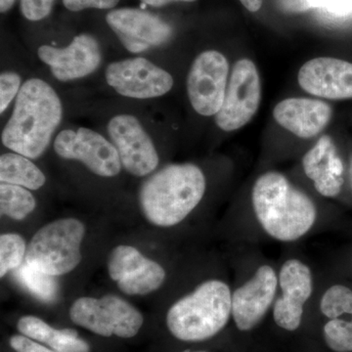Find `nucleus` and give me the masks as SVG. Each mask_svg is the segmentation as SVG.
<instances>
[{
    "instance_id": "obj_1",
    "label": "nucleus",
    "mask_w": 352,
    "mask_h": 352,
    "mask_svg": "<svg viewBox=\"0 0 352 352\" xmlns=\"http://www.w3.org/2000/svg\"><path fill=\"white\" fill-rule=\"evenodd\" d=\"M252 208L261 231L280 243L298 242L318 223L314 200L277 171H268L256 180Z\"/></svg>"
},
{
    "instance_id": "obj_2",
    "label": "nucleus",
    "mask_w": 352,
    "mask_h": 352,
    "mask_svg": "<svg viewBox=\"0 0 352 352\" xmlns=\"http://www.w3.org/2000/svg\"><path fill=\"white\" fill-rule=\"evenodd\" d=\"M63 115L61 100L41 78H30L16 97L12 115L1 133L2 144L29 159L47 149Z\"/></svg>"
},
{
    "instance_id": "obj_3",
    "label": "nucleus",
    "mask_w": 352,
    "mask_h": 352,
    "mask_svg": "<svg viewBox=\"0 0 352 352\" xmlns=\"http://www.w3.org/2000/svg\"><path fill=\"white\" fill-rule=\"evenodd\" d=\"M206 189V176L196 164H170L143 183L139 190V206L150 223L176 226L198 207Z\"/></svg>"
},
{
    "instance_id": "obj_4",
    "label": "nucleus",
    "mask_w": 352,
    "mask_h": 352,
    "mask_svg": "<svg viewBox=\"0 0 352 352\" xmlns=\"http://www.w3.org/2000/svg\"><path fill=\"white\" fill-rule=\"evenodd\" d=\"M232 291L221 279H208L176 300L166 314L171 335L182 342H204L226 327L232 317Z\"/></svg>"
},
{
    "instance_id": "obj_5",
    "label": "nucleus",
    "mask_w": 352,
    "mask_h": 352,
    "mask_svg": "<svg viewBox=\"0 0 352 352\" xmlns=\"http://www.w3.org/2000/svg\"><path fill=\"white\" fill-rule=\"evenodd\" d=\"M85 226L76 219L54 220L41 227L28 245L25 261L51 275L62 276L82 261L80 247Z\"/></svg>"
},
{
    "instance_id": "obj_6",
    "label": "nucleus",
    "mask_w": 352,
    "mask_h": 352,
    "mask_svg": "<svg viewBox=\"0 0 352 352\" xmlns=\"http://www.w3.org/2000/svg\"><path fill=\"white\" fill-rule=\"evenodd\" d=\"M69 314L76 325L106 338L117 336L131 339L138 335L144 323L138 308L113 295L78 298L69 308Z\"/></svg>"
},
{
    "instance_id": "obj_7",
    "label": "nucleus",
    "mask_w": 352,
    "mask_h": 352,
    "mask_svg": "<svg viewBox=\"0 0 352 352\" xmlns=\"http://www.w3.org/2000/svg\"><path fill=\"white\" fill-rule=\"evenodd\" d=\"M278 282L273 320L278 327L294 332L300 328L305 305L314 296V272L302 259L288 258L278 270Z\"/></svg>"
},
{
    "instance_id": "obj_8",
    "label": "nucleus",
    "mask_w": 352,
    "mask_h": 352,
    "mask_svg": "<svg viewBox=\"0 0 352 352\" xmlns=\"http://www.w3.org/2000/svg\"><path fill=\"white\" fill-rule=\"evenodd\" d=\"M261 100V78L256 65L250 59L239 60L234 65L215 124L224 131H237L254 117Z\"/></svg>"
},
{
    "instance_id": "obj_9",
    "label": "nucleus",
    "mask_w": 352,
    "mask_h": 352,
    "mask_svg": "<svg viewBox=\"0 0 352 352\" xmlns=\"http://www.w3.org/2000/svg\"><path fill=\"white\" fill-rule=\"evenodd\" d=\"M228 74V61L219 51H205L194 60L187 76V92L199 115L210 117L219 112L226 98Z\"/></svg>"
},
{
    "instance_id": "obj_10",
    "label": "nucleus",
    "mask_w": 352,
    "mask_h": 352,
    "mask_svg": "<svg viewBox=\"0 0 352 352\" xmlns=\"http://www.w3.org/2000/svg\"><path fill=\"white\" fill-rule=\"evenodd\" d=\"M55 152L60 157L80 162L102 177H113L122 170L117 149L112 142L92 129L80 127L60 132L54 140Z\"/></svg>"
},
{
    "instance_id": "obj_11",
    "label": "nucleus",
    "mask_w": 352,
    "mask_h": 352,
    "mask_svg": "<svg viewBox=\"0 0 352 352\" xmlns=\"http://www.w3.org/2000/svg\"><path fill=\"white\" fill-rule=\"evenodd\" d=\"M278 271L263 263L232 291V318L238 330L248 332L263 320L278 294Z\"/></svg>"
},
{
    "instance_id": "obj_12",
    "label": "nucleus",
    "mask_w": 352,
    "mask_h": 352,
    "mask_svg": "<svg viewBox=\"0 0 352 352\" xmlns=\"http://www.w3.org/2000/svg\"><path fill=\"white\" fill-rule=\"evenodd\" d=\"M106 80L117 94L134 99H150L170 91L173 78L143 57L113 62L106 69Z\"/></svg>"
},
{
    "instance_id": "obj_13",
    "label": "nucleus",
    "mask_w": 352,
    "mask_h": 352,
    "mask_svg": "<svg viewBox=\"0 0 352 352\" xmlns=\"http://www.w3.org/2000/svg\"><path fill=\"white\" fill-rule=\"evenodd\" d=\"M107 129L127 173L143 177L156 170L160 162L156 147L134 116H116L109 122Z\"/></svg>"
},
{
    "instance_id": "obj_14",
    "label": "nucleus",
    "mask_w": 352,
    "mask_h": 352,
    "mask_svg": "<svg viewBox=\"0 0 352 352\" xmlns=\"http://www.w3.org/2000/svg\"><path fill=\"white\" fill-rule=\"evenodd\" d=\"M106 22L131 53L163 45L173 36V28L168 23L141 9H115L107 14Z\"/></svg>"
},
{
    "instance_id": "obj_15",
    "label": "nucleus",
    "mask_w": 352,
    "mask_h": 352,
    "mask_svg": "<svg viewBox=\"0 0 352 352\" xmlns=\"http://www.w3.org/2000/svg\"><path fill=\"white\" fill-rule=\"evenodd\" d=\"M38 56L50 67L53 76L63 82L90 75L98 69L102 60L98 41L87 34H78L67 47L41 45Z\"/></svg>"
},
{
    "instance_id": "obj_16",
    "label": "nucleus",
    "mask_w": 352,
    "mask_h": 352,
    "mask_svg": "<svg viewBox=\"0 0 352 352\" xmlns=\"http://www.w3.org/2000/svg\"><path fill=\"white\" fill-rule=\"evenodd\" d=\"M298 83L314 96L336 100L352 98V63L336 58H315L300 68Z\"/></svg>"
},
{
    "instance_id": "obj_17",
    "label": "nucleus",
    "mask_w": 352,
    "mask_h": 352,
    "mask_svg": "<svg viewBox=\"0 0 352 352\" xmlns=\"http://www.w3.org/2000/svg\"><path fill=\"white\" fill-rule=\"evenodd\" d=\"M319 309L328 319L324 340L335 352H352V289L342 284L328 287L319 300Z\"/></svg>"
},
{
    "instance_id": "obj_18",
    "label": "nucleus",
    "mask_w": 352,
    "mask_h": 352,
    "mask_svg": "<svg viewBox=\"0 0 352 352\" xmlns=\"http://www.w3.org/2000/svg\"><path fill=\"white\" fill-rule=\"evenodd\" d=\"M302 168L321 196L335 198L342 191L344 166L330 136H322L305 155Z\"/></svg>"
},
{
    "instance_id": "obj_19",
    "label": "nucleus",
    "mask_w": 352,
    "mask_h": 352,
    "mask_svg": "<svg viewBox=\"0 0 352 352\" xmlns=\"http://www.w3.org/2000/svg\"><path fill=\"white\" fill-rule=\"evenodd\" d=\"M275 120L300 138H312L328 126L332 109L323 101L309 98H288L273 110Z\"/></svg>"
},
{
    "instance_id": "obj_20",
    "label": "nucleus",
    "mask_w": 352,
    "mask_h": 352,
    "mask_svg": "<svg viewBox=\"0 0 352 352\" xmlns=\"http://www.w3.org/2000/svg\"><path fill=\"white\" fill-rule=\"evenodd\" d=\"M18 331L25 337L41 342L56 352H90V346L72 329H55L32 315L18 321Z\"/></svg>"
},
{
    "instance_id": "obj_21",
    "label": "nucleus",
    "mask_w": 352,
    "mask_h": 352,
    "mask_svg": "<svg viewBox=\"0 0 352 352\" xmlns=\"http://www.w3.org/2000/svg\"><path fill=\"white\" fill-rule=\"evenodd\" d=\"M0 180L1 183L38 190L45 184L46 178L29 157L17 153H6L0 157Z\"/></svg>"
},
{
    "instance_id": "obj_22",
    "label": "nucleus",
    "mask_w": 352,
    "mask_h": 352,
    "mask_svg": "<svg viewBox=\"0 0 352 352\" xmlns=\"http://www.w3.org/2000/svg\"><path fill=\"white\" fill-rule=\"evenodd\" d=\"M166 276L163 266L148 258L140 267L117 282V285L126 295L144 296L161 288Z\"/></svg>"
},
{
    "instance_id": "obj_23",
    "label": "nucleus",
    "mask_w": 352,
    "mask_h": 352,
    "mask_svg": "<svg viewBox=\"0 0 352 352\" xmlns=\"http://www.w3.org/2000/svg\"><path fill=\"white\" fill-rule=\"evenodd\" d=\"M36 201L29 189L17 185H0V212L15 220L25 219L34 212Z\"/></svg>"
},
{
    "instance_id": "obj_24",
    "label": "nucleus",
    "mask_w": 352,
    "mask_h": 352,
    "mask_svg": "<svg viewBox=\"0 0 352 352\" xmlns=\"http://www.w3.org/2000/svg\"><path fill=\"white\" fill-rule=\"evenodd\" d=\"M15 270L16 279L36 298L44 302L56 298L58 285L54 276L41 272L25 261Z\"/></svg>"
},
{
    "instance_id": "obj_25",
    "label": "nucleus",
    "mask_w": 352,
    "mask_h": 352,
    "mask_svg": "<svg viewBox=\"0 0 352 352\" xmlns=\"http://www.w3.org/2000/svg\"><path fill=\"white\" fill-rule=\"evenodd\" d=\"M148 258L132 245H120L109 254L107 268L111 279L116 283L140 267Z\"/></svg>"
},
{
    "instance_id": "obj_26",
    "label": "nucleus",
    "mask_w": 352,
    "mask_h": 352,
    "mask_svg": "<svg viewBox=\"0 0 352 352\" xmlns=\"http://www.w3.org/2000/svg\"><path fill=\"white\" fill-rule=\"evenodd\" d=\"M27 249L25 241L19 234L6 233L0 236V277L3 278L9 271L22 265Z\"/></svg>"
},
{
    "instance_id": "obj_27",
    "label": "nucleus",
    "mask_w": 352,
    "mask_h": 352,
    "mask_svg": "<svg viewBox=\"0 0 352 352\" xmlns=\"http://www.w3.org/2000/svg\"><path fill=\"white\" fill-rule=\"evenodd\" d=\"M22 87L21 76L14 72H4L0 76V113L10 105L11 102L18 96Z\"/></svg>"
},
{
    "instance_id": "obj_28",
    "label": "nucleus",
    "mask_w": 352,
    "mask_h": 352,
    "mask_svg": "<svg viewBox=\"0 0 352 352\" xmlns=\"http://www.w3.org/2000/svg\"><path fill=\"white\" fill-rule=\"evenodd\" d=\"M55 0H20L21 12L25 19L36 22L50 15Z\"/></svg>"
},
{
    "instance_id": "obj_29",
    "label": "nucleus",
    "mask_w": 352,
    "mask_h": 352,
    "mask_svg": "<svg viewBox=\"0 0 352 352\" xmlns=\"http://www.w3.org/2000/svg\"><path fill=\"white\" fill-rule=\"evenodd\" d=\"M278 8L284 13L300 14L320 8L323 0H276Z\"/></svg>"
},
{
    "instance_id": "obj_30",
    "label": "nucleus",
    "mask_w": 352,
    "mask_h": 352,
    "mask_svg": "<svg viewBox=\"0 0 352 352\" xmlns=\"http://www.w3.org/2000/svg\"><path fill=\"white\" fill-rule=\"evenodd\" d=\"M120 1V0H63V4L68 10L78 12L89 8H113Z\"/></svg>"
},
{
    "instance_id": "obj_31",
    "label": "nucleus",
    "mask_w": 352,
    "mask_h": 352,
    "mask_svg": "<svg viewBox=\"0 0 352 352\" xmlns=\"http://www.w3.org/2000/svg\"><path fill=\"white\" fill-rule=\"evenodd\" d=\"M9 344L16 352H56L22 333L12 336L9 340Z\"/></svg>"
},
{
    "instance_id": "obj_32",
    "label": "nucleus",
    "mask_w": 352,
    "mask_h": 352,
    "mask_svg": "<svg viewBox=\"0 0 352 352\" xmlns=\"http://www.w3.org/2000/svg\"><path fill=\"white\" fill-rule=\"evenodd\" d=\"M319 9L330 17H347L352 14V0H323Z\"/></svg>"
},
{
    "instance_id": "obj_33",
    "label": "nucleus",
    "mask_w": 352,
    "mask_h": 352,
    "mask_svg": "<svg viewBox=\"0 0 352 352\" xmlns=\"http://www.w3.org/2000/svg\"><path fill=\"white\" fill-rule=\"evenodd\" d=\"M240 1L250 12H258L263 6V0H240Z\"/></svg>"
},
{
    "instance_id": "obj_34",
    "label": "nucleus",
    "mask_w": 352,
    "mask_h": 352,
    "mask_svg": "<svg viewBox=\"0 0 352 352\" xmlns=\"http://www.w3.org/2000/svg\"><path fill=\"white\" fill-rule=\"evenodd\" d=\"M144 4L153 7H162L175 1L194 2L196 0H141Z\"/></svg>"
},
{
    "instance_id": "obj_35",
    "label": "nucleus",
    "mask_w": 352,
    "mask_h": 352,
    "mask_svg": "<svg viewBox=\"0 0 352 352\" xmlns=\"http://www.w3.org/2000/svg\"><path fill=\"white\" fill-rule=\"evenodd\" d=\"M16 0H0V12L6 13L12 8Z\"/></svg>"
},
{
    "instance_id": "obj_36",
    "label": "nucleus",
    "mask_w": 352,
    "mask_h": 352,
    "mask_svg": "<svg viewBox=\"0 0 352 352\" xmlns=\"http://www.w3.org/2000/svg\"><path fill=\"white\" fill-rule=\"evenodd\" d=\"M182 352H208V351H182Z\"/></svg>"
},
{
    "instance_id": "obj_37",
    "label": "nucleus",
    "mask_w": 352,
    "mask_h": 352,
    "mask_svg": "<svg viewBox=\"0 0 352 352\" xmlns=\"http://www.w3.org/2000/svg\"><path fill=\"white\" fill-rule=\"evenodd\" d=\"M351 185H352V166H351Z\"/></svg>"
}]
</instances>
